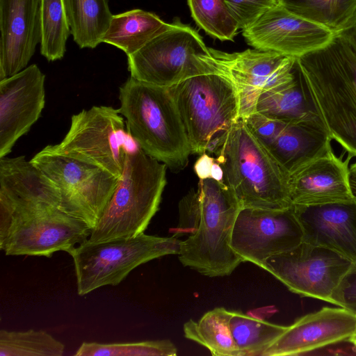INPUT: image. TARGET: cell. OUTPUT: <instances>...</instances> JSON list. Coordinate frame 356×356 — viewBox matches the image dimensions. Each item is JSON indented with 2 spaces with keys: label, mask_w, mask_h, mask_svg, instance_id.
Listing matches in <instances>:
<instances>
[{
  "label": "cell",
  "mask_w": 356,
  "mask_h": 356,
  "mask_svg": "<svg viewBox=\"0 0 356 356\" xmlns=\"http://www.w3.org/2000/svg\"><path fill=\"white\" fill-rule=\"evenodd\" d=\"M295 67L332 140L348 159L356 157V45L334 33L325 46L297 58Z\"/></svg>",
  "instance_id": "1"
},
{
  "label": "cell",
  "mask_w": 356,
  "mask_h": 356,
  "mask_svg": "<svg viewBox=\"0 0 356 356\" xmlns=\"http://www.w3.org/2000/svg\"><path fill=\"white\" fill-rule=\"evenodd\" d=\"M119 99V113L138 147L173 172L184 170L191 149L168 88L130 76L120 87Z\"/></svg>",
  "instance_id": "2"
},
{
  "label": "cell",
  "mask_w": 356,
  "mask_h": 356,
  "mask_svg": "<svg viewBox=\"0 0 356 356\" xmlns=\"http://www.w3.org/2000/svg\"><path fill=\"white\" fill-rule=\"evenodd\" d=\"M224 182L242 208L284 209L291 207L288 172L252 134L243 119L236 121L215 150Z\"/></svg>",
  "instance_id": "3"
},
{
  "label": "cell",
  "mask_w": 356,
  "mask_h": 356,
  "mask_svg": "<svg viewBox=\"0 0 356 356\" xmlns=\"http://www.w3.org/2000/svg\"><path fill=\"white\" fill-rule=\"evenodd\" d=\"M199 205L188 234L181 241L180 262L211 277L230 275L243 262L231 241L242 206L234 193L212 178L198 182Z\"/></svg>",
  "instance_id": "4"
},
{
  "label": "cell",
  "mask_w": 356,
  "mask_h": 356,
  "mask_svg": "<svg viewBox=\"0 0 356 356\" xmlns=\"http://www.w3.org/2000/svg\"><path fill=\"white\" fill-rule=\"evenodd\" d=\"M167 168L139 147L129 150L116 188L88 241L99 243L144 233L159 210Z\"/></svg>",
  "instance_id": "5"
},
{
  "label": "cell",
  "mask_w": 356,
  "mask_h": 356,
  "mask_svg": "<svg viewBox=\"0 0 356 356\" xmlns=\"http://www.w3.org/2000/svg\"><path fill=\"white\" fill-rule=\"evenodd\" d=\"M169 92L181 118L191 154H202L210 141L240 119V99L232 80L222 73L187 79Z\"/></svg>",
  "instance_id": "6"
},
{
  "label": "cell",
  "mask_w": 356,
  "mask_h": 356,
  "mask_svg": "<svg viewBox=\"0 0 356 356\" xmlns=\"http://www.w3.org/2000/svg\"><path fill=\"white\" fill-rule=\"evenodd\" d=\"M181 240L142 233L99 243L88 241L70 251L77 293L85 296L104 286L118 285L131 270L151 260L178 254Z\"/></svg>",
  "instance_id": "7"
},
{
  "label": "cell",
  "mask_w": 356,
  "mask_h": 356,
  "mask_svg": "<svg viewBox=\"0 0 356 356\" xmlns=\"http://www.w3.org/2000/svg\"><path fill=\"white\" fill-rule=\"evenodd\" d=\"M127 64L131 77L168 88L193 76L220 73L200 34L177 21L127 56Z\"/></svg>",
  "instance_id": "8"
},
{
  "label": "cell",
  "mask_w": 356,
  "mask_h": 356,
  "mask_svg": "<svg viewBox=\"0 0 356 356\" xmlns=\"http://www.w3.org/2000/svg\"><path fill=\"white\" fill-rule=\"evenodd\" d=\"M128 134L118 109L94 106L73 115L63 139L41 151L95 165L119 179L131 144Z\"/></svg>",
  "instance_id": "9"
},
{
  "label": "cell",
  "mask_w": 356,
  "mask_h": 356,
  "mask_svg": "<svg viewBox=\"0 0 356 356\" xmlns=\"http://www.w3.org/2000/svg\"><path fill=\"white\" fill-rule=\"evenodd\" d=\"M0 222V248L6 255L69 253L88 241L92 231L83 221L52 205L19 211Z\"/></svg>",
  "instance_id": "10"
},
{
  "label": "cell",
  "mask_w": 356,
  "mask_h": 356,
  "mask_svg": "<svg viewBox=\"0 0 356 356\" xmlns=\"http://www.w3.org/2000/svg\"><path fill=\"white\" fill-rule=\"evenodd\" d=\"M55 185L59 209L92 229L118 182V178L95 165L40 151L30 160Z\"/></svg>",
  "instance_id": "11"
},
{
  "label": "cell",
  "mask_w": 356,
  "mask_h": 356,
  "mask_svg": "<svg viewBox=\"0 0 356 356\" xmlns=\"http://www.w3.org/2000/svg\"><path fill=\"white\" fill-rule=\"evenodd\" d=\"M352 264L332 250L302 241L268 258L262 268L290 291L331 303L334 290Z\"/></svg>",
  "instance_id": "12"
},
{
  "label": "cell",
  "mask_w": 356,
  "mask_h": 356,
  "mask_svg": "<svg viewBox=\"0 0 356 356\" xmlns=\"http://www.w3.org/2000/svg\"><path fill=\"white\" fill-rule=\"evenodd\" d=\"M303 241L293 206L284 209L242 208L234 226L231 245L243 261L263 268L266 260Z\"/></svg>",
  "instance_id": "13"
},
{
  "label": "cell",
  "mask_w": 356,
  "mask_h": 356,
  "mask_svg": "<svg viewBox=\"0 0 356 356\" xmlns=\"http://www.w3.org/2000/svg\"><path fill=\"white\" fill-rule=\"evenodd\" d=\"M220 70L235 85L240 99V118L255 113L263 92L293 80L296 58L270 51L246 49L227 53L209 48Z\"/></svg>",
  "instance_id": "14"
},
{
  "label": "cell",
  "mask_w": 356,
  "mask_h": 356,
  "mask_svg": "<svg viewBox=\"0 0 356 356\" xmlns=\"http://www.w3.org/2000/svg\"><path fill=\"white\" fill-rule=\"evenodd\" d=\"M243 35L256 49L297 58L325 46L334 33L292 13L280 3L243 29Z\"/></svg>",
  "instance_id": "15"
},
{
  "label": "cell",
  "mask_w": 356,
  "mask_h": 356,
  "mask_svg": "<svg viewBox=\"0 0 356 356\" xmlns=\"http://www.w3.org/2000/svg\"><path fill=\"white\" fill-rule=\"evenodd\" d=\"M45 75L35 64L0 81V158L40 117L45 104Z\"/></svg>",
  "instance_id": "16"
},
{
  "label": "cell",
  "mask_w": 356,
  "mask_h": 356,
  "mask_svg": "<svg viewBox=\"0 0 356 356\" xmlns=\"http://www.w3.org/2000/svg\"><path fill=\"white\" fill-rule=\"evenodd\" d=\"M349 161L337 156L331 146L289 173L292 204L312 206L355 199L350 183Z\"/></svg>",
  "instance_id": "17"
},
{
  "label": "cell",
  "mask_w": 356,
  "mask_h": 356,
  "mask_svg": "<svg viewBox=\"0 0 356 356\" xmlns=\"http://www.w3.org/2000/svg\"><path fill=\"white\" fill-rule=\"evenodd\" d=\"M356 315L343 307H323L297 319L262 356L299 355L348 341Z\"/></svg>",
  "instance_id": "18"
},
{
  "label": "cell",
  "mask_w": 356,
  "mask_h": 356,
  "mask_svg": "<svg viewBox=\"0 0 356 356\" xmlns=\"http://www.w3.org/2000/svg\"><path fill=\"white\" fill-rule=\"evenodd\" d=\"M40 0H0V81L27 67L40 42Z\"/></svg>",
  "instance_id": "19"
},
{
  "label": "cell",
  "mask_w": 356,
  "mask_h": 356,
  "mask_svg": "<svg viewBox=\"0 0 356 356\" xmlns=\"http://www.w3.org/2000/svg\"><path fill=\"white\" fill-rule=\"evenodd\" d=\"M257 138L288 174L332 146L321 120L294 123L268 118Z\"/></svg>",
  "instance_id": "20"
},
{
  "label": "cell",
  "mask_w": 356,
  "mask_h": 356,
  "mask_svg": "<svg viewBox=\"0 0 356 356\" xmlns=\"http://www.w3.org/2000/svg\"><path fill=\"white\" fill-rule=\"evenodd\" d=\"M293 206L302 228V241L356 262V197L348 202Z\"/></svg>",
  "instance_id": "21"
},
{
  "label": "cell",
  "mask_w": 356,
  "mask_h": 356,
  "mask_svg": "<svg viewBox=\"0 0 356 356\" xmlns=\"http://www.w3.org/2000/svg\"><path fill=\"white\" fill-rule=\"evenodd\" d=\"M43 205L59 208L53 182L24 156L0 158V219Z\"/></svg>",
  "instance_id": "22"
},
{
  "label": "cell",
  "mask_w": 356,
  "mask_h": 356,
  "mask_svg": "<svg viewBox=\"0 0 356 356\" xmlns=\"http://www.w3.org/2000/svg\"><path fill=\"white\" fill-rule=\"evenodd\" d=\"M170 26V24L154 13L133 9L113 15L102 42L115 46L129 56L138 51Z\"/></svg>",
  "instance_id": "23"
},
{
  "label": "cell",
  "mask_w": 356,
  "mask_h": 356,
  "mask_svg": "<svg viewBox=\"0 0 356 356\" xmlns=\"http://www.w3.org/2000/svg\"><path fill=\"white\" fill-rule=\"evenodd\" d=\"M295 78L267 90L259 97L255 112L287 122L320 120L314 110L303 82L296 67Z\"/></svg>",
  "instance_id": "24"
},
{
  "label": "cell",
  "mask_w": 356,
  "mask_h": 356,
  "mask_svg": "<svg viewBox=\"0 0 356 356\" xmlns=\"http://www.w3.org/2000/svg\"><path fill=\"white\" fill-rule=\"evenodd\" d=\"M71 34L80 48L102 42L113 17L108 0H63Z\"/></svg>",
  "instance_id": "25"
},
{
  "label": "cell",
  "mask_w": 356,
  "mask_h": 356,
  "mask_svg": "<svg viewBox=\"0 0 356 356\" xmlns=\"http://www.w3.org/2000/svg\"><path fill=\"white\" fill-rule=\"evenodd\" d=\"M232 311L216 307L197 321L189 319L183 325L186 338L206 347L214 356H239L230 329Z\"/></svg>",
  "instance_id": "26"
},
{
  "label": "cell",
  "mask_w": 356,
  "mask_h": 356,
  "mask_svg": "<svg viewBox=\"0 0 356 356\" xmlns=\"http://www.w3.org/2000/svg\"><path fill=\"white\" fill-rule=\"evenodd\" d=\"M229 324L239 356H262L287 328L241 311H232Z\"/></svg>",
  "instance_id": "27"
},
{
  "label": "cell",
  "mask_w": 356,
  "mask_h": 356,
  "mask_svg": "<svg viewBox=\"0 0 356 356\" xmlns=\"http://www.w3.org/2000/svg\"><path fill=\"white\" fill-rule=\"evenodd\" d=\"M280 3L334 33L340 32L356 12V0H280Z\"/></svg>",
  "instance_id": "28"
},
{
  "label": "cell",
  "mask_w": 356,
  "mask_h": 356,
  "mask_svg": "<svg viewBox=\"0 0 356 356\" xmlns=\"http://www.w3.org/2000/svg\"><path fill=\"white\" fill-rule=\"evenodd\" d=\"M40 53L48 61L63 58L71 33L63 0H40Z\"/></svg>",
  "instance_id": "29"
},
{
  "label": "cell",
  "mask_w": 356,
  "mask_h": 356,
  "mask_svg": "<svg viewBox=\"0 0 356 356\" xmlns=\"http://www.w3.org/2000/svg\"><path fill=\"white\" fill-rule=\"evenodd\" d=\"M64 344L46 331L0 330V356H62Z\"/></svg>",
  "instance_id": "30"
},
{
  "label": "cell",
  "mask_w": 356,
  "mask_h": 356,
  "mask_svg": "<svg viewBox=\"0 0 356 356\" xmlns=\"http://www.w3.org/2000/svg\"><path fill=\"white\" fill-rule=\"evenodd\" d=\"M195 23L208 35L222 41L233 40L239 29L225 0H188Z\"/></svg>",
  "instance_id": "31"
},
{
  "label": "cell",
  "mask_w": 356,
  "mask_h": 356,
  "mask_svg": "<svg viewBox=\"0 0 356 356\" xmlns=\"http://www.w3.org/2000/svg\"><path fill=\"white\" fill-rule=\"evenodd\" d=\"M177 348L169 339L130 343L83 342L75 356H175Z\"/></svg>",
  "instance_id": "32"
},
{
  "label": "cell",
  "mask_w": 356,
  "mask_h": 356,
  "mask_svg": "<svg viewBox=\"0 0 356 356\" xmlns=\"http://www.w3.org/2000/svg\"><path fill=\"white\" fill-rule=\"evenodd\" d=\"M225 2L239 29L243 30L280 4V0H225Z\"/></svg>",
  "instance_id": "33"
},
{
  "label": "cell",
  "mask_w": 356,
  "mask_h": 356,
  "mask_svg": "<svg viewBox=\"0 0 356 356\" xmlns=\"http://www.w3.org/2000/svg\"><path fill=\"white\" fill-rule=\"evenodd\" d=\"M331 300V304L356 315V262H353L340 280L332 294Z\"/></svg>",
  "instance_id": "34"
},
{
  "label": "cell",
  "mask_w": 356,
  "mask_h": 356,
  "mask_svg": "<svg viewBox=\"0 0 356 356\" xmlns=\"http://www.w3.org/2000/svg\"><path fill=\"white\" fill-rule=\"evenodd\" d=\"M215 161L206 152L200 154L194 164V171L200 179L211 178V170Z\"/></svg>",
  "instance_id": "35"
},
{
  "label": "cell",
  "mask_w": 356,
  "mask_h": 356,
  "mask_svg": "<svg viewBox=\"0 0 356 356\" xmlns=\"http://www.w3.org/2000/svg\"><path fill=\"white\" fill-rule=\"evenodd\" d=\"M337 33L343 35L356 45V12L345 27Z\"/></svg>",
  "instance_id": "36"
},
{
  "label": "cell",
  "mask_w": 356,
  "mask_h": 356,
  "mask_svg": "<svg viewBox=\"0 0 356 356\" xmlns=\"http://www.w3.org/2000/svg\"><path fill=\"white\" fill-rule=\"evenodd\" d=\"M211 178L214 180L223 183L224 172L220 165L215 161L211 170Z\"/></svg>",
  "instance_id": "37"
},
{
  "label": "cell",
  "mask_w": 356,
  "mask_h": 356,
  "mask_svg": "<svg viewBox=\"0 0 356 356\" xmlns=\"http://www.w3.org/2000/svg\"><path fill=\"white\" fill-rule=\"evenodd\" d=\"M350 181L356 184V161L349 165Z\"/></svg>",
  "instance_id": "38"
},
{
  "label": "cell",
  "mask_w": 356,
  "mask_h": 356,
  "mask_svg": "<svg viewBox=\"0 0 356 356\" xmlns=\"http://www.w3.org/2000/svg\"><path fill=\"white\" fill-rule=\"evenodd\" d=\"M348 341L350 342L351 343H353L355 346V347H356V325H355V331Z\"/></svg>",
  "instance_id": "39"
},
{
  "label": "cell",
  "mask_w": 356,
  "mask_h": 356,
  "mask_svg": "<svg viewBox=\"0 0 356 356\" xmlns=\"http://www.w3.org/2000/svg\"><path fill=\"white\" fill-rule=\"evenodd\" d=\"M350 186L354 195L356 197V184L350 181Z\"/></svg>",
  "instance_id": "40"
}]
</instances>
